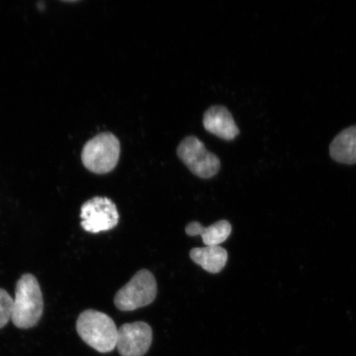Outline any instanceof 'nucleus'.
Masks as SVG:
<instances>
[{"mask_svg": "<svg viewBox=\"0 0 356 356\" xmlns=\"http://www.w3.org/2000/svg\"><path fill=\"white\" fill-rule=\"evenodd\" d=\"M41 287L34 275L25 274L17 283L13 300L12 321L17 327L28 329L35 326L43 314Z\"/></svg>", "mask_w": 356, "mask_h": 356, "instance_id": "nucleus-1", "label": "nucleus"}, {"mask_svg": "<svg viewBox=\"0 0 356 356\" xmlns=\"http://www.w3.org/2000/svg\"><path fill=\"white\" fill-rule=\"evenodd\" d=\"M76 329L81 339L100 353H109L117 346L118 329L113 320L102 312H83L77 320Z\"/></svg>", "mask_w": 356, "mask_h": 356, "instance_id": "nucleus-2", "label": "nucleus"}, {"mask_svg": "<svg viewBox=\"0 0 356 356\" xmlns=\"http://www.w3.org/2000/svg\"><path fill=\"white\" fill-rule=\"evenodd\" d=\"M121 146L113 134L101 133L87 142L82 151V162L88 170L106 175L118 165Z\"/></svg>", "mask_w": 356, "mask_h": 356, "instance_id": "nucleus-3", "label": "nucleus"}, {"mask_svg": "<svg viewBox=\"0 0 356 356\" xmlns=\"http://www.w3.org/2000/svg\"><path fill=\"white\" fill-rule=\"evenodd\" d=\"M157 282L148 270H141L117 293L114 304L119 310L133 311L153 302L157 296Z\"/></svg>", "mask_w": 356, "mask_h": 356, "instance_id": "nucleus-4", "label": "nucleus"}, {"mask_svg": "<svg viewBox=\"0 0 356 356\" xmlns=\"http://www.w3.org/2000/svg\"><path fill=\"white\" fill-rule=\"evenodd\" d=\"M177 156L195 176L211 178L220 171V159L206 148L197 137L188 136L177 147Z\"/></svg>", "mask_w": 356, "mask_h": 356, "instance_id": "nucleus-5", "label": "nucleus"}, {"mask_svg": "<svg viewBox=\"0 0 356 356\" xmlns=\"http://www.w3.org/2000/svg\"><path fill=\"white\" fill-rule=\"evenodd\" d=\"M80 218L84 230L88 233L99 234L114 229L118 225L120 216L113 200L96 197L83 204Z\"/></svg>", "mask_w": 356, "mask_h": 356, "instance_id": "nucleus-6", "label": "nucleus"}, {"mask_svg": "<svg viewBox=\"0 0 356 356\" xmlns=\"http://www.w3.org/2000/svg\"><path fill=\"white\" fill-rule=\"evenodd\" d=\"M153 341V331L148 323L123 324L118 329L117 348L122 356H143Z\"/></svg>", "mask_w": 356, "mask_h": 356, "instance_id": "nucleus-7", "label": "nucleus"}, {"mask_svg": "<svg viewBox=\"0 0 356 356\" xmlns=\"http://www.w3.org/2000/svg\"><path fill=\"white\" fill-rule=\"evenodd\" d=\"M204 129L225 140H233L239 130L229 111L222 106H213L204 114Z\"/></svg>", "mask_w": 356, "mask_h": 356, "instance_id": "nucleus-8", "label": "nucleus"}, {"mask_svg": "<svg viewBox=\"0 0 356 356\" xmlns=\"http://www.w3.org/2000/svg\"><path fill=\"white\" fill-rule=\"evenodd\" d=\"M232 232V226L227 220H220L209 227H203L199 222H191L186 227V233L189 236H202L207 246H219L226 241Z\"/></svg>", "mask_w": 356, "mask_h": 356, "instance_id": "nucleus-9", "label": "nucleus"}, {"mask_svg": "<svg viewBox=\"0 0 356 356\" xmlns=\"http://www.w3.org/2000/svg\"><path fill=\"white\" fill-rule=\"evenodd\" d=\"M191 259L212 274L220 273L228 261V252L220 246L195 248L190 252Z\"/></svg>", "mask_w": 356, "mask_h": 356, "instance_id": "nucleus-10", "label": "nucleus"}, {"mask_svg": "<svg viewBox=\"0 0 356 356\" xmlns=\"http://www.w3.org/2000/svg\"><path fill=\"white\" fill-rule=\"evenodd\" d=\"M330 155L340 163H356V126L338 134L330 145Z\"/></svg>", "mask_w": 356, "mask_h": 356, "instance_id": "nucleus-11", "label": "nucleus"}, {"mask_svg": "<svg viewBox=\"0 0 356 356\" xmlns=\"http://www.w3.org/2000/svg\"><path fill=\"white\" fill-rule=\"evenodd\" d=\"M13 300L8 293L0 289V328L12 318Z\"/></svg>", "mask_w": 356, "mask_h": 356, "instance_id": "nucleus-12", "label": "nucleus"}]
</instances>
